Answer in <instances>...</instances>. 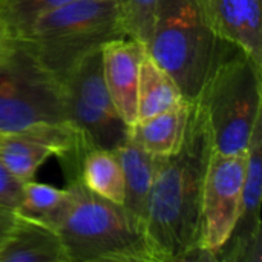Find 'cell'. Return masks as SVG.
I'll list each match as a JSON object with an SVG mask.
<instances>
[{
  "label": "cell",
  "instance_id": "6da1fadb",
  "mask_svg": "<svg viewBox=\"0 0 262 262\" xmlns=\"http://www.w3.org/2000/svg\"><path fill=\"white\" fill-rule=\"evenodd\" d=\"M212 152L206 115L196 101H190L181 149L170 157L157 158L144 221L154 262L200 261L203 186Z\"/></svg>",
  "mask_w": 262,
  "mask_h": 262
},
{
  "label": "cell",
  "instance_id": "7a4b0ae2",
  "mask_svg": "<svg viewBox=\"0 0 262 262\" xmlns=\"http://www.w3.org/2000/svg\"><path fill=\"white\" fill-rule=\"evenodd\" d=\"M232 48L220 34L209 0H157L146 52L196 101Z\"/></svg>",
  "mask_w": 262,
  "mask_h": 262
},
{
  "label": "cell",
  "instance_id": "3957f363",
  "mask_svg": "<svg viewBox=\"0 0 262 262\" xmlns=\"http://www.w3.org/2000/svg\"><path fill=\"white\" fill-rule=\"evenodd\" d=\"M71 198L57 224L69 262H154L143 226L120 204L66 181Z\"/></svg>",
  "mask_w": 262,
  "mask_h": 262
},
{
  "label": "cell",
  "instance_id": "277c9868",
  "mask_svg": "<svg viewBox=\"0 0 262 262\" xmlns=\"http://www.w3.org/2000/svg\"><path fill=\"white\" fill-rule=\"evenodd\" d=\"M124 35L117 0H72L41 17L18 40L63 84L86 57Z\"/></svg>",
  "mask_w": 262,
  "mask_h": 262
},
{
  "label": "cell",
  "instance_id": "5b68a950",
  "mask_svg": "<svg viewBox=\"0 0 262 262\" xmlns=\"http://www.w3.org/2000/svg\"><path fill=\"white\" fill-rule=\"evenodd\" d=\"M221 154H247L262 123V66L232 46L196 100Z\"/></svg>",
  "mask_w": 262,
  "mask_h": 262
},
{
  "label": "cell",
  "instance_id": "8992f818",
  "mask_svg": "<svg viewBox=\"0 0 262 262\" xmlns=\"http://www.w3.org/2000/svg\"><path fill=\"white\" fill-rule=\"evenodd\" d=\"M69 123L63 84L18 38L0 55V134Z\"/></svg>",
  "mask_w": 262,
  "mask_h": 262
},
{
  "label": "cell",
  "instance_id": "52a82bcc",
  "mask_svg": "<svg viewBox=\"0 0 262 262\" xmlns=\"http://www.w3.org/2000/svg\"><path fill=\"white\" fill-rule=\"evenodd\" d=\"M68 121L94 147L115 150L129 135L103 77L101 49L86 57L63 83Z\"/></svg>",
  "mask_w": 262,
  "mask_h": 262
},
{
  "label": "cell",
  "instance_id": "ba28073f",
  "mask_svg": "<svg viewBox=\"0 0 262 262\" xmlns=\"http://www.w3.org/2000/svg\"><path fill=\"white\" fill-rule=\"evenodd\" d=\"M247 154L213 149L203 186L200 261H215L229 241L241 207Z\"/></svg>",
  "mask_w": 262,
  "mask_h": 262
},
{
  "label": "cell",
  "instance_id": "9c48e42d",
  "mask_svg": "<svg viewBox=\"0 0 262 262\" xmlns=\"http://www.w3.org/2000/svg\"><path fill=\"white\" fill-rule=\"evenodd\" d=\"M84 143L71 123L38 124L0 134V163L20 183H28L51 157L61 160Z\"/></svg>",
  "mask_w": 262,
  "mask_h": 262
},
{
  "label": "cell",
  "instance_id": "30bf717a",
  "mask_svg": "<svg viewBox=\"0 0 262 262\" xmlns=\"http://www.w3.org/2000/svg\"><path fill=\"white\" fill-rule=\"evenodd\" d=\"M262 123L258 124L247 150L246 178L239 215L229 241L221 249L216 262L262 261Z\"/></svg>",
  "mask_w": 262,
  "mask_h": 262
},
{
  "label": "cell",
  "instance_id": "8fae6325",
  "mask_svg": "<svg viewBox=\"0 0 262 262\" xmlns=\"http://www.w3.org/2000/svg\"><path fill=\"white\" fill-rule=\"evenodd\" d=\"M146 48L124 35L101 48L103 77L112 104L127 127L137 123V95L140 66Z\"/></svg>",
  "mask_w": 262,
  "mask_h": 262
},
{
  "label": "cell",
  "instance_id": "7c38bea8",
  "mask_svg": "<svg viewBox=\"0 0 262 262\" xmlns=\"http://www.w3.org/2000/svg\"><path fill=\"white\" fill-rule=\"evenodd\" d=\"M221 37L262 66L261 0H209Z\"/></svg>",
  "mask_w": 262,
  "mask_h": 262
},
{
  "label": "cell",
  "instance_id": "4fadbf2b",
  "mask_svg": "<svg viewBox=\"0 0 262 262\" xmlns=\"http://www.w3.org/2000/svg\"><path fill=\"white\" fill-rule=\"evenodd\" d=\"M0 262H69L58 232L43 223L20 216L6 238Z\"/></svg>",
  "mask_w": 262,
  "mask_h": 262
},
{
  "label": "cell",
  "instance_id": "5bb4252c",
  "mask_svg": "<svg viewBox=\"0 0 262 262\" xmlns=\"http://www.w3.org/2000/svg\"><path fill=\"white\" fill-rule=\"evenodd\" d=\"M114 152L118 157L124 177L123 207L144 229L147 203L155 180L157 157L147 154L134 140H130L129 135Z\"/></svg>",
  "mask_w": 262,
  "mask_h": 262
},
{
  "label": "cell",
  "instance_id": "9a60e30c",
  "mask_svg": "<svg viewBox=\"0 0 262 262\" xmlns=\"http://www.w3.org/2000/svg\"><path fill=\"white\" fill-rule=\"evenodd\" d=\"M189 114L190 101L184 100L166 112L137 121L129 127V137L152 157H170L184 143Z\"/></svg>",
  "mask_w": 262,
  "mask_h": 262
},
{
  "label": "cell",
  "instance_id": "2e32d148",
  "mask_svg": "<svg viewBox=\"0 0 262 262\" xmlns=\"http://www.w3.org/2000/svg\"><path fill=\"white\" fill-rule=\"evenodd\" d=\"M183 101L184 97L175 80L146 52L140 66L137 121L166 112Z\"/></svg>",
  "mask_w": 262,
  "mask_h": 262
},
{
  "label": "cell",
  "instance_id": "e0dca14e",
  "mask_svg": "<svg viewBox=\"0 0 262 262\" xmlns=\"http://www.w3.org/2000/svg\"><path fill=\"white\" fill-rule=\"evenodd\" d=\"M78 180L95 195L123 206L124 177L114 150L89 146L80 160Z\"/></svg>",
  "mask_w": 262,
  "mask_h": 262
},
{
  "label": "cell",
  "instance_id": "ac0fdd59",
  "mask_svg": "<svg viewBox=\"0 0 262 262\" xmlns=\"http://www.w3.org/2000/svg\"><path fill=\"white\" fill-rule=\"evenodd\" d=\"M69 189H58L35 180L23 183L15 212L20 216L57 227L69 203ZM57 230V229H55Z\"/></svg>",
  "mask_w": 262,
  "mask_h": 262
},
{
  "label": "cell",
  "instance_id": "d6986e66",
  "mask_svg": "<svg viewBox=\"0 0 262 262\" xmlns=\"http://www.w3.org/2000/svg\"><path fill=\"white\" fill-rule=\"evenodd\" d=\"M72 0H0V23L9 38L25 37L51 11Z\"/></svg>",
  "mask_w": 262,
  "mask_h": 262
},
{
  "label": "cell",
  "instance_id": "ffe728a7",
  "mask_svg": "<svg viewBox=\"0 0 262 262\" xmlns=\"http://www.w3.org/2000/svg\"><path fill=\"white\" fill-rule=\"evenodd\" d=\"M157 0H117L124 34L144 48L150 34L152 15Z\"/></svg>",
  "mask_w": 262,
  "mask_h": 262
},
{
  "label": "cell",
  "instance_id": "44dd1931",
  "mask_svg": "<svg viewBox=\"0 0 262 262\" xmlns=\"http://www.w3.org/2000/svg\"><path fill=\"white\" fill-rule=\"evenodd\" d=\"M21 186L23 183L12 177L9 170L0 163V204L11 206L15 209L20 200Z\"/></svg>",
  "mask_w": 262,
  "mask_h": 262
},
{
  "label": "cell",
  "instance_id": "7402d4cb",
  "mask_svg": "<svg viewBox=\"0 0 262 262\" xmlns=\"http://www.w3.org/2000/svg\"><path fill=\"white\" fill-rule=\"evenodd\" d=\"M15 220H17L15 209L11 206L0 204V250L3 247L6 238L9 236V233L15 224Z\"/></svg>",
  "mask_w": 262,
  "mask_h": 262
},
{
  "label": "cell",
  "instance_id": "603a6c76",
  "mask_svg": "<svg viewBox=\"0 0 262 262\" xmlns=\"http://www.w3.org/2000/svg\"><path fill=\"white\" fill-rule=\"evenodd\" d=\"M9 40H11V38H9V35H8V32H6V29H5L3 25L0 23V55H2V52H3V49L6 48V45H8Z\"/></svg>",
  "mask_w": 262,
  "mask_h": 262
}]
</instances>
